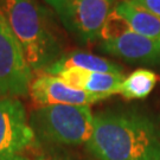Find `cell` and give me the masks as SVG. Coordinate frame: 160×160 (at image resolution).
I'll list each match as a JSON object with an SVG mask.
<instances>
[{
    "label": "cell",
    "instance_id": "1",
    "mask_svg": "<svg viewBox=\"0 0 160 160\" xmlns=\"http://www.w3.org/2000/svg\"><path fill=\"white\" fill-rule=\"evenodd\" d=\"M87 147L98 160H160V129L137 110H107L94 115Z\"/></svg>",
    "mask_w": 160,
    "mask_h": 160
},
{
    "label": "cell",
    "instance_id": "2",
    "mask_svg": "<svg viewBox=\"0 0 160 160\" xmlns=\"http://www.w3.org/2000/svg\"><path fill=\"white\" fill-rule=\"evenodd\" d=\"M0 12L32 71H44L61 57L49 12L34 0H0Z\"/></svg>",
    "mask_w": 160,
    "mask_h": 160
},
{
    "label": "cell",
    "instance_id": "3",
    "mask_svg": "<svg viewBox=\"0 0 160 160\" xmlns=\"http://www.w3.org/2000/svg\"><path fill=\"white\" fill-rule=\"evenodd\" d=\"M29 125L36 140L46 146H76L90 139L94 115L89 106H40L31 112Z\"/></svg>",
    "mask_w": 160,
    "mask_h": 160
},
{
    "label": "cell",
    "instance_id": "4",
    "mask_svg": "<svg viewBox=\"0 0 160 160\" xmlns=\"http://www.w3.org/2000/svg\"><path fill=\"white\" fill-rule=\"evenodd\" d=\"M64 28L82 42L101 39L103 24L114 10L113 0H44Z\"/></svg>",
    "mask_w": 160,
    "mask_h": 160
},
{
    "label": "cell",
    "instance_id": "5",
    "mask_svg": "<svg viewBox=\"0 0 160 160\" xmlns=\"http://www.w3.org/2000/svg\"><path fill=\"white\" fill-rule=\"evenodd\" d=\"M31 82L32 70L0 12V97L26 96Z\"/></svg>",
    "mask_w": 160,
    "mask_h": 160
},
{
    "label": "cell",
    "instance_id": "6",
    "mask_svg": "<svg viewBox=\"0 0 160 160\" xmlns=\"http://www.w3.org/2000/svg\"><path fill=\"white\" fill-rule=\"evenodd\" d=\"M34 141L23 103L16 97H0V160L22 154Z\"/></svg>",
    "mask_w": 160,
    "mask_h": 160
},
{
    "label": "cell",
    "instance_id": "7",
    "mask_svg": "<svg viewBox=\"0 0 160 160\" xmlns=\"http://www.w3.org/2000/svg\"><path fill=\"white\" fill-rule=\"evenodd\" d=\"M100 50L131 63L160 65V40L141 36L132 29L115 38L101 40Z\"/></svg>",
    "mask_w": 160,
    "mask_h": 160
},
{
    "label": "cell",
    "instance_id": "8",
    "mask_svg": "<svg viewBox=\"0 0 160 160\" xmlns=\"http://www.w3.org/2000/svg\"><path fill=\"white\" fill-rule=\"evenodd\" d=\"M29 94L33 102L39 106H89L92 103L104 100L103 97L89 94L84 90L72 89L58 77L49 74H42L34 78L30 84Z\"/></svg>",
    "mask_w": 160,
    "mask_h": 160
},
{
    "label": "cell",
    "instance_id": "9",
    "mask_svg": "<svg viewBox=\"0 0 160 160\" xmlns=\"http://www.w3.org/2000/svg\"><path fill=\"white\" fill-rule=\"evenodd\" d=\"M67 68H81L88 70L90 72H113V74H122V68L118 64L113 63L106 58L98 57L96 55H92L89 52L72 50L67 52L58 58L55 63L46 68L43 72L49 75H55L59 70Z\"/></svg>",
    "mask_w": 160,
    "mask_h": 160
},
{
    "label": "cell",
    "instance_id": "10",
    "mask_svg": "<svg viewBox=\"0 0 160 160\" xmlns=\"http://www.w3.org/2000/svg\"><path fill=\"white\" fill-rule=\"evenodd\" d=\"M114 11L125 18L134 32L148 37L151 39L160 40V18L154 16L129 0H121L114 6Z\"/></svg>",
    "mask_w": 160,
    "mask_h": 160
},
{
    "label": "cell",
    "instance_id": "11",
    "mask_svg": "<svg viewBox=\"0 0 160 160\" xmlns=\"http://www.w3.org/2000/svg\"><path fill=\"white\" fill-rule=\"evenodd\" d=\"M158 82V76L148 69H138L125 77L120 88V95L127 100H140L148 96Z\"/></svg>",
    "mask_w": 160,
    "mask_h": 160
},
{
    "label": "cell",
    "instance_id": "12",
    "mask_svg": "<svg viewBox=\"0 0 160 160\" xmlns=\"http://www.w3.org/2000/svg\"><path fill=\"white\" fill-rule=\"evenodd\" d=\"M125 81L123 74L113 72H90L84 92L97 95L103 98L119 94L122 82Z\"/></svg>",
    "mask_w": 160,
    "mask_h": 160
},
{
    "label": "cell",
    "instance_id": "13",
    "mask_svg": "<svg viewBox=\"0 0 160 160\" xmlns=\"http://www.w3.org/2000/svg\"><path fill=\"white\" fill-rule=\"evenodd\" d=\"M61 81H63L68 87L77 90H84L87 86V82L89 80L90 71L84 70L81 68H67L63 70H59L55 75Z\"/></svg>",
    "mask_w": 160,
    "mask_h": 160
},
{
    "label": "cell",
    "instance_id": "14",
    "mask_svg": "<svg viewBox=\"0 0 160 160\" xmlns=\"http://www.w3.org/2000/svg\"><path fill=\"white\" fill-rule=\"evenodd\" d=\"M51 149L43 151L39 153H32V154H26L24 152L22 154L13 157L10 160H76L68 153H64L62 151H51Z\"/></svg>",
    "mask_w": 160,
    "mask_h": 160
},
{
    "label": "cell",
    "instance_id": "15",
    "mask_svg": "<svg viewBox=\"0 0 160 160\" xmlns=\"http://www.w3.org/2000/svg\"><path fill=\"white\" fill-rule=\"evenodd\" d=\"M129 1L160 18V0H129Z\"/></svg>",
    "mask_w": 160,
    "mask_h": 160
}]
</instances>
